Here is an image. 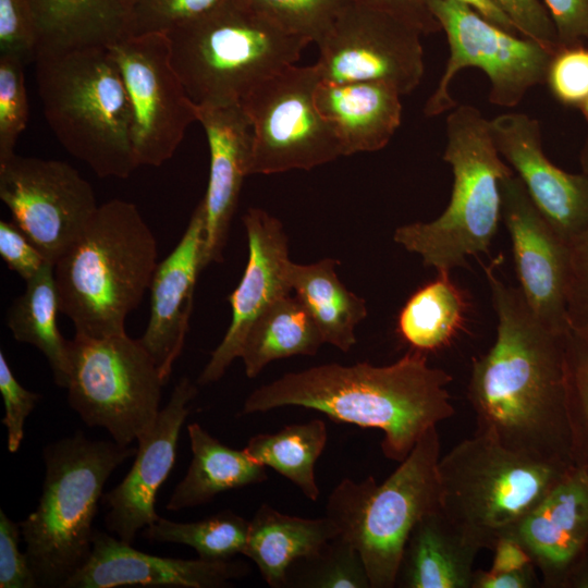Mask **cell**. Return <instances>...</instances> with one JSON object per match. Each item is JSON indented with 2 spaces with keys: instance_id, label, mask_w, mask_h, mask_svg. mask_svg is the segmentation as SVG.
I'll return each mask as SVG.
<instances>
[{
  "instance_id": "obj_25",
  "label": "cell",
  "mask_w": 588,
  "mask_h": 588,
  "mask_svg": "<svg viewBox=\"0 0 588 588\" xmlns=\"http://www.w3.org/2000/svg\"><path fill=\"white\" fill-rule=\"evenodd\" d=\"M479 551L438 507L424 515L412 529L395 587L471 588Z\"/></svg>"
},
{
  "instance_id": "obj_7",
  "label": "cell",
  "mask_w": 588,
  "mask_h": 588,
  "mask_svg": "<svg viewBox=\"0 0 588 588\" xmlns=\"http://www.w3.org/2000/svg\"><path fill=\"white\" fill-rule=\"evenodd\" d=\"M167 35L173 66L196 105L240 103L257 83L295 64L310 44L284 33L244 0Z\"/></svg>"
},
{
  "instance_id": "obj_6",
  "label": "cell",
  "mask_w": 588,
  "mask_h": 588,
  "mask_svg": "<svg viewBox=\"0 0 588 588\" xmlns=\"http://www.w3.org/2000/svg\"><path fill=\"white\" fill-rule=\"evenodd\" d=\"M442 158L453 174L446 208L430 222L399 226L393 240L425 266L451 272L489 250L501 218V181L514 171L494 144L489 119L470 105L449 113Z\"/></svg>"
},
{
  "instance_id": "obj_40",
  "label": "cell",
  "mask_w": 588,
  "mask_h": 588,
  "mask_svg": "<svg viewBox=\"0 0 588 588\" xmlns=\"http://www.w3.org/2000/svg\"><path fill=\"white\" fill-rule=\"evenodd\" d=\"M232 0H139L133 34L168 30L201 17Z\"/></svg>"
},
{
  "instance_id": "obj_11",
  "label": "cell",
  "mask_w": 588,
  "mask_h": 588,
  "mask_svg": "<svg viewBox=\"0 0 588 588\" xmlns=\"http://www.w3.org/2000/svg\"><path fill=\"white\" fill-rule=\"evenodd\" d=\"M321 81L316 64H292L242 98L253 131L249 175L308 171L343 156L332 125L316 103Z\"/></svg>"
},
{
  "instance_id": "obj_14",
  "label": "cell",
  "mask_w": 588,
  "mask_h": 588,
  "mask_svg": "<svg viewBox=\"0 0 588 588\" xmlns=\"http://www.w3.org/2000/svg\"><path fill=\"white\" fill-rule=\"evenodd\" d=\"M422 34L399 17L351 2L316 44L323 82H382L407 95L425 72Z\"/></svg>"
},
{
  "instance_id": "obj_39",
  "label": "cell",
  "mask_w": 588,
  "mask_h": 588,
  "mask_svg": "<svg viewBox=\"0 0 588 588\" xmlns=\"http://www.w3.org/2000/svg\"><path fill=\"white\" fill-rule=\"evenodd\" d=\"M546 84L555 100L577 107L588 96V47H560L549 64Z\"/></svg>"
},
{
  "instance_id": "obj_37",
  "label": "cell",
  "mask_w": 588,
  "mask_h": 588,
  "mask_svg": "<svg viewBox=\"0 0 588 588\" xmlns=\"http://www.w3.org/2000/svg\"><path fill=\"white\" fill-rule=\"evenodd\" d=\"M284 33L317 44L352 0H244Z\"/></svg>"
},
{
  "instance_id": "obj_23",
  "label": "cell",
  "mask_w": 588,
  "mask_h": 588,
  "mask_svg": "<svg viewBox=\"0 0 588 588\" xmlns=\"http://www.w3.org/2000/svg\"><path fill=\"white\" fill-rule=\"evenodd\" d=\"M197 122L205 131L209 180L205 197L204 267L223 259L230 224L243 180L249 175L253 131L240 103L196 105Z\"/></svg>"
},
{
  "instance_id": "obj_1",
  "label": "cell",
  "mask_w": 588,
  "mask_h": 588,
  "mask_svg": "<svg viewBox=\"0 0 588 588\" xmlns=\"http://www.w3.org/2000/svg\"><path fill=\"white\" fill-rule=\"evenodd\" d=\"M498 318L491 348L475 360L467 397L476 432L531 457L573 465L566 407V335L543 323L518 287L487 269Z\"/></svg>"
},
{
  "instance_id": "obj_19",
  "label": "cell",
  "mask_w": 588,
  "mask_h": 588,
  "mask_svg": "<svg viewBox=\"0 0 588 588\" xmlns=\"http://www.w3.org/2000/svg\"><path fill=\"white\" fill-rule=\"evenodd\" d=\"M197 392L189 378L179 380L154 426L137 439L130 471L102 495L103 504L109 509L106 528L126 543L132 544L137 531L160 518L155 510L157 492L172 470L180 432Z\"/></svg>"
},
{
  "instance_id": "obj_52",
  "label": "cell",
  "mask_w": 588,
  "mask_h": 588,
  "mask_svg": "<svg viewBox=\"0 0 588 588\" xmlns=\"http://www.w3.org/2000/svg\"><path fill=\"white\" fill-rule=\"evenodd\" d=\"M579 162H580L581 173L588 179V137L585 140L583 148L580 150Z\"/></svg>"
},
{
  "instance_id": "obj_34",
  "label": "cell",
  "mask_w": 588,
  "mask_h": 588,
  "mask_svg": "<svg viewBox=\"0 0 588 588\" xmlns=\"http://www.w3.org/2000/svg\"><path fill=\"white\" fill-rule=\"evenodd\" d=\"M248 527L249 520L228 510L189 523L160 517L144 528L143 536L149 541L186 544L203 560L226 561L243 554Z\"/></svg>"
},
{
  "instance_id": "obj_8",
  "label": "cell",
  "mask_w": 588,
  "mask_h": 588,
  "mask_svg": "<svg viewBox=\"0 0 588 588\" xmlns=\"http://www.w3.org/2000/svg\"><path fill=\"white\" fill-rule=\"evenodd\" d=\"M571 466L513 451L475 431L439 458V507L469 541L492 551Z\"/></svg>"
},
{
  "instance_id": "obj_27",
  "label": "cell",
  "mask_w": 588,
  "mask_h": 588,
  "mask_svg": "<svg viewBox=\"0 0 588 588\" xmlns=\"http://www.w3.org/2000/svg\"><path fill=\"white\" fill-rule=\"evenodd\" d=\"M338 534L327 516H291L262 504L249 520L243 555L257 565L270 587L282 588L296 560L315 553Z\"/></svg>"
},
{
  "instance_id": "obj_33",
  "label": "cell",
  "mask_w": 588,
  "mask_h": 588,
  "mask_svg": "<svg viewBox=\"0 0 588 588\" xmlns=\"http://www.w3.org/2000/svg\"><path fill=\"white\" fill-rule=\"evenodd\" d=\"M328 441L326 422L315 419L294 424L274 433L253 436L244 451L257 463L270 467L294 483L310 501L319 498L315 465Z\"/></svg>"
},
{
  "instance_id": "obj_43",
  "label": "cell",
  "mask_w": 588,
  "mask_h": 588,
  "mask_svg": "<svg viewBox=\"0 0 588 588\" xmlns=\"http://www.w3.org/2000/svg\"><path fill=\"white\" fill-rule=\"evenodd\" d=\"M0 392L4 403L2 424L8 432V450L15 453L24 438V425L41 395L25 389L15 378L0 351Z\"/></svg>"
},
{
  "instance_id": "obj_48",
  "label": "cell",
  "mask_w": 588,
  "mask_h": 588,
  "mask_svg": "<svg viewBox=\"0 0 588 588\" xmlns=\"http://www.w3.org/2000/svg\"><path fill=\"white\" fill-rule=\"evenodd\" d=\"M355 3L383 10L417 28L422 35L441 30L424 0H352Z\"/></svg>"
},
{
  "instance_id": "obj_49",
  "label": "cell",
  "mask_w": 588,
  "mask_h": 588,
  "mask_svg": "<svg viewBox=\"0 0 588 588\" xmlns=\"http://www.w3.org/2000/svg\"><path fill=\"white\" fill-rule=\"evenodd\" d=\"M536 566L512 571L475 569L471 588H534L541 586Z\"/></svg>"
},
{
  "instance_id": "obj_50",
  "label": "cell",
  "mask_w": 588,
  "mask_h": 588,
  "mask_svg": "<svg viewBox=\"0 0 588 588\" xmlns=\"http://www.w3.org/2000/svg\"><path fill=\"white\" fill-rule=\"evenodd\" d=\"M492 552L493 560L490 568L494 571H512L534 564L526 549L512 535L501 538Z\"/></svg>"
},
{
  "instance_id": "obj_32",
  "label": "cell",
  "mask_w": 588,
  "mask_h": 588,
  "mask_svg": "<svg viewBox=\"0 0 588 588\" xmlns=\"http://www.w3.org/2000/svg\"><path fill=\"white\" fill-rule=\"evenodd\" d=\"M466 309L465 295L451 279V272H438L401 308L396 332L412 350L432 352L446 345L461 329Z\"/></svg>"
},
{
  "instance_id": "obj_22",
  "label": "cell",
  "mask_w": 588,
  "mask_h": 588,
  "mask_svg": "<svg viewBox=\"0 0 588 588\" xmlns=\"http://www.w3.org/2000/svg\"><path fill=\"white\" fill-rule=\"evenodd\" d=\"M510 535L530 555L542 587L564 588L588 548V477L571 466Z\"/></svg>"
},
{
  "instance_id": "obj_26",
  "label": "cell",
  "mask_w": 588,
  "mask_h": 588,
  "mask_svg": "<svg viewBox=\"0 0 588 588\" xmlns=\"http://www.w3.org/2000/svg\"><path fill=\"white\" fill-rule=\"evenodd\" d=\"M138 1L29 0L38 27L39 49L110 48L134 35Z\"/></svg>"
},
{
  "instance_id": "obj_46",
  "label": "cell",
  "mask_w": 588,
  "mask_h": 588,
  "mask_svg": "<svg viewBox=\"0 0 588 588\" xmlns=\"http://www.w3.org/2000/svg\"><path fill=\"white\" fill-rule=\"evenodd\" d=\"M0 255L8 268L16 272L25 282L49 262L14 221H0Z\"/></svg>"
},
{
  "instance_id": "obj_24",
  "label": "cell",
  "mask_w": 588,
  "mask_h": 588,
  "mask_svg": "<svg viewBox=\"0 0 588 588\" xmlns=\"http://www.w3.org/2000/svg\"><path fill=\"white\" fill-rule=\"evenodd\" d=\"M399 90L382 82L321 81L316 103L332 125L343 156L385 147L402 121Z\"/></svg>"
},
{
  "instance_id": "obj_42",
  "label": "cell",
  "mask_w": 588,
  "mask_h": 588,
  "mask_svg": "<svg viewBox=\"0 0 588 588\" xmlns=\"http://www.w3.org/2000/svg\"><path fill=\"white\" fill-rule=\"evenodd\" d=\"M568 245L567 323L573 333L588 342V229Z\"/></svg>"
},
{
  "instance_id": "obj_17",
  "label": "cell",
  "mask_w": 588,
  "mask_h": 588,
  "mask_svg": "<svg viewBox=\"0 0 588 588\" xmlns=\"http://www.w3.org/2000/svg\"><path fill=\"white\" fill-rule=\"evenodd\" d=\"M248 243L242 279L229 295L232 317L220 344L199 375V384L218 381L240 357L254 322L277 301L292 293L289 281V241L279 219L260 208L243 216Z\"/></svg>"
},
{
  "instance_id": "obj_9",
  "label": "cell",
  "mask_w": 588,
  "mask_h": 588,
  "mask_svg": "<svg viewBox=\"0 0 588 588\" xmlns=\"http://www.w3.org/2000/svg\"><path fill=\"white\" fill-rule=\"evenodd\" d=\"M439 458L432 427L382 483L372 476L358 482L344 478L330 493L326 516L359 552L371 588L395 587L412 529L439 507Z\"/></svg>"
},
{
  "instance_id": "obj_10",
  "label": "cell",
  "mask_w": 588,
  "mask_h": 588,
  "mask_svg": "<svg viewBox=\"0 0 588 588\" xmlns=\"http://www.w3.org/2000/svg\"><path fill=\"white\" fill-rule=\"evenodd\" d=\"M69 358L68 401L87 426L105 428L122 446L154 426L166 382L139 339L75 335Z\"/></svg>"
},
{
  "instance_id": "obj_53",
  "label": "cell",
  "mask_w": 588,
  "mask_h": 588,
  "mask_svg": "<svg viewBox=\"0 0 588 588\" xmlns=\"http://www.w3.org/2000/svg\"><path fill=\"white\" fill-rule=\"evenodd\" d=\"M576 108H578V110H579L580 113L583 114L584 119H585L586 122L588 123V96L585 97V98L578 103V106H577Z\"/></svg>"
},
{
  "instance_id": "obj_51",
  "label": "cell",
  "mask_w": 588,
  "mask_h": 588,
  "mask_svg": "<svg viewBox=\"0 0 588 588\" xmlns=\"http://www.w3.org/2000/svg\"><path fill=\"white\" fill-rule=\"evenodd\" d=\"M457 2L465 3L478 13H480L488 21L494 23L495 25L509 30L511 33L517 34V30L510 19L490 0H453Z\"/></svg>"
},
{
  "instance_id": "obj_16",
  "label": "cell",
  "mask_w": 588,
  "mask_h": 588,
  "mask_svg": "<svg viewBox=\"0 0 588 588\" xmlns=\"http://www.w3.org/2000/svg\"><path fill=\"white\" fill-rule=\"evenodd\" d=\"M501 217L509 231L519 290L548 327L567 332L569 245L550 225L514 173L501 181Z\"/></svg>"
},
{
  "instance_id": "obj_35",
  "label": "cell",
  "mask_w": 588,
  "mask_h": 588,
  "mask_svg": "<svg viewBox=\"0 0 588 588\" xmlns=\"http://www.w3.org/2000/svg\"><path fill=\"white\" fill-rule=\"evenodd\" d=\"M286 587L371 588L359 552L340 534L315 553L296 560L287 571Z\"/></svg>"
},
{
  "instance_id": "obj_20",
  "label": "cell",
  "mask_w": 588,
  "mask_h": 588,
  "mask_svg": "<svg viewBox=\"0 0 588 588\" xmlns=\"http://www.w3.org/2000/svg\"><path fill=\"white\" fill-rule=\"evenodd\" d=\"M243 561H207L162 558L138 551L132 544L95 529L87 562L63 588L174 587L220 588L244 577Z\"/></svg>"
},
{
  "instance_id": "obj_38",
  "label": "cell",
  "mask_w": 588,
  "mask_h": 588,
  "mask_svg": "<svg viewBox=\"0 0 588 588\" xmlns=\"http://www.w3.org/2000/svg\"><path fill=\"white\" fill-rule=\"evenodd\" d=\"M24 65L17 58L0 56V162L15 155L16 140L28 121Z\"/></svg>"
},
{
  "instance_id": "obj_30",
  "label": "cell",
  "mask_w": 588,
  "mask_h": 588,
  "mask_svg": "<svg viewBox=\"0 0 588 588\" xmlns=\"http://www.w3.org/2000/svg\"><path fill=\"white\" fill-rule=\"evenodd\" d=\"M53 262H47L26 281L7 313V326L13 338L38 348L46 357L57 385L66 389L70 375L69 343L58 327L60 299Z\"/></svg>"
},
{
  "instance_id": "obj_5",
  "label": "cell",
  "mask_w": 588,
  "mask_h": 588,
  "mask_svg": "<svg viewBox=\"0 0 588 588\" xmlns=\"http://www.w3.org/2000/svg\"><path fill=\"white\" fill-rule=\"evenodd\" d=\"M135 454L133 446L89 440L79 431L45 446L42 492L36 510L20 523L39 587L63 588L87 562L103 487Z\"/></svg>"
},
{
  "instance_id": "obj_54",
  "label": "cell",
  "mask_w": 588,
  "mask_h": 588,
  "mask_svg": "<svg viewBox=\"0 0 588 588\" xmlns=\"http://www.w3.org/2000/svg\"><path fill=\"white\" fill-rule=\"evenodd\" d=\"M587 552H588V548H587Z\"/></svg>"
},
{
  "instance_id": "obj_36",
  "label": "cell",
  "mask_w": 588,
  "mask_h": 588,
  "mask_svg": "<svg viewBox=\"0 0 588 588\" xmlns=\"http://www.w3.org/2000/svg\"><path fill=\"white\" fill-rule=\"evenodd\" d=\"M566 407L571 461L588 477V342L566 335Z\"/></svg>"
},
{
  "instance_id": "obj_18",
  "label": "cell",
  "mask_w": 588,
  "mask_h": 588,
  "mask_svg": "<svg viewBox=\"0 0 588 588\" xmlns=\"http://www.w3.org/2000/svg\"><path fill=\"white\" fill-rule=\"evenodd\" d=\"M494 144L530 199L567 243L588 229V179L555 166L542 148L537 119L516 111L489 119Z\"/></svg>"
},
{
  "instance_id": "obj_4",
  "label": "cell",
  "mask_w": 588,
  "mask_h": 588,
  "mask_svg": "<svg viewBox=\"0 0 588 588\" xmlns=\"http://www.w3.org/2000/svg\"><path fill=\"white\" fill-rule=\"evenodd\" d=\"M35 62L45 118L61 145L99 177L127 179L139 164L130 100L111 50L39 49Z\"/></svg>"
},
{
  "instance_id": "obj_21",
  "label": "cell",
  "mask_w": 588,
  "mask_h": 588,
  "mask_svg": "<svg viewBox=\"0 0 588 588\" xmlns=\"http://www.w3.org/2000/svg\"><path fill=\"white\" fill-rule=\"evenodd\" d=\"M205 209L196 206L174 249L152 274L150 314L140 343L155 360L164 382L180 356L189 328L194 291L204 267Z\"/></svg>"
},
{
  "instance_id": "obj_28",
  "label": "cell",
  "mask_w": 588,
  "mask_h": 588,
  "mask_svg": "<svg viewBox=\"0 0 588 588\" xmlns=\"http://www.w3.org/2000/svg\"><path fill=\"white\" fill-rule=\"evenodd\" d=\"M193 458L176 485L167 510L179 511L210 502L219 493L264 482L266 467L245 451L232 449L212 437L198 422L187 426Z\"/></svg>"
},
{
  "instance_id": "obj_44",
  "label": "cell",
  "mask_w": 588,
  "mask_h": 588,
  "mask_svg": "<svg viewBox=\"0 0 588 588\" xmlns=\"http://www.w3.org/2000/svg\"><path fill=\"white\" fill-rule=\"evenodd\" d=\"M513 23L517 33L555 52L559 49L555 27L540 0H490Z\"/></svg>"
},
{
  "instance_id": "obj_15",
  "label": "cell",
  "mask_w": 588,
  "mask_h": 588,
  "mask_svg": "<svg viewBox=\"0 0 588 588\" xmlns=\"http://www.w3.org/2000/svg\"><path fill=\"white\" fill-rule=\"evenodd\" d=\"M0 199L12 221L53 264L99 207L91 185L69 163L16 154L0 162Z\"/></svg>"
},
{
  "instance_id": "obj_45",
  "label": "cell",
  "mask_w": 588,
  "mask_h": 588,
  "mask_svg": "<svg viewBox=\"0 0 588 588\" xmlns=\"http://www.w3.org/2000/svg\"><path fill=\"white\" fill-rule=\"evenodd\" d=\"M21 537L20 524L0 510V588L39 587L26 552L19 549Z\"/></svg>"
},
{
  "instance_id": "obj_41",
  "label": "cell",
  "mask_w": 588,
  "mask_h": 588,
  "mask_svg": "<svg viewBox=\"0 0 588 588\" xmlns=\"http://www.w3.org/2000/svg\"><path fill=\"white\" fill-rule=\"evenodd\" d=\"M39 34L29 0H0V56L35 61Z\"/></svg>"
},
{
  "instance_id": "obj_12",
  "label": "cell",
  "mask_w": 588,
  "mask_h": 588,
  "mask_svg": "<svg viewBox=\"0 0 588 588\" xmlns=\"http://www.w3.org/2000/svg\"><path fill=\"white\" fill-rule=\"evenodd\" d=\"M424 1L449 44L445 69L424 108L427 117L439 115L456 106L451 84L466 68H476L486 74L490 82V102L504 108L516 107L530 88L546 83L553 51L526 37H517L465 3Z\"/></svg>"
},
{
  "instance_id": "obj_31",
  "label": "cell",
  "mask_w": 588,
  "mask_h": 588,
  "mask_svg": "<svg viewBox=\"0 0 588 588\" xmlns=\"http://www.w3.org/2000/svg\"><path fill=\"white\" fill-rule=\"evenodd\" d=\"M291 294L271 305L247 333L240 358L248 378L258 376L273 360L313 356L324 343L304 304Z\"/></svg>"
},
{
  "instance_id": "obj_2",
  "label": "cell",
  "mask_w": 588,
  "mask_h": 588,
  "mask_svg": "<svg viewBox=\"0 0 588 588\" xmlns=\"http://www.w3.org/2000/svg\"><path fill=\"white\" fill-rule=\"evenodd\" d=\"M452 377L411 350L393 364H323L289 372L254 390L241 415L284 406L318 411L331 419L383 431L381 449L402 462L432 427L454 414Z\"/></svg>"
},
{
  "instance_id": "obj_47",
  "label": "cell",
  "mask_w": 588,
  "mask_h": 588,
  "mask_svg": "<svg viewBox=\"0 0 588 588\" xmlns=\"http://www.w3.org/2000/svg\"><path fill=\"white\" fill-rule=\"evenodd\" d=\"M553 21L559 48L588 41V0H543Z\"/></svg>"
},
{
  "instance_id": "obj_13",
  "label": "cell",
  "mask_w": 588,
  "mask_h": 588,
  "mask_svg": "<svg viewBox=\"0 0 588 588\" xmlns=\"http://www.w3.org/2000/svg\"><path fill=\"white\" fill-rule=\"evenodd\" d=\"M120 69L132 111L139 166L159 167L195 121L196 103L176 73L167 33L130 36L109 48Z\"/></svg>"
},
{
  "instance_id": "obj_29",
  "label": "cell",
  "mask_w": 588,
  "mask_h": 588,
  "mask_svg": "<svg viewBox=\"0 0 588 588\" xmlns=\"http://www.w3.org/2000/svg\"><path fill=\"white\" fill-rule=\"evenodd\" d=\"M333 258L313 264L291 261L289 281L292 292L304 304L317 324L324 343L342 352L356 344V327L367 317L363 297L347 290L340 280Z\"/></svg>"
},
{
  "instance_id": "obj_3",
  "label": "cell",
  "mask_w": 588,
  "mask_h": 588,
  "mask_svg": "<svg viewBox=\"0 0 588 588\" xmlns=\"http://www.w3.org/2000/svg\"><path fill=\"white\" fill-rule=\"evenodd\" d=\"M157 265L156 237L136 205L112 199L99 206L53 267L60 310L75 335L124 333Z\"/></svg>"
}]
</instances>
